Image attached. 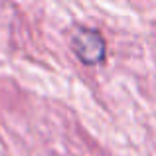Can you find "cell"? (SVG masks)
Listing matches in <instances>:
<instances>
[{"instance_id":"1","label":"cell","mask_w":156,"mask_h":156,"mask_svg":"<svg viewBox=\"0 0 156 156\" xmlns=\"http://www.w3.org/2000/svg\"><path fill=\"white\" fill-rule=\"evenodd\" d=\"M71 50L81 63L99 65L105 61L107 44L103 34L95 28H77L71 36Z\"/></svg>"}]
</instances>
